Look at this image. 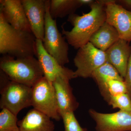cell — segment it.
<instances>
[{"label": "cell", "mask_w": 131, "mask_h": 131, "mask_svg": "<svg viewBox=\"0 0 131 131\" xmlns=\"http://www.w3.org/2000/svg\"><path fill=\"white\" fill-rule=\"evenodd\" d=\"M106 1H96L90 5V12L82 15L73 14L68 18L73 26L70 31L62 26V34L69 45L79 49L89 42L92 35L106 21Z\"/></svg>", "instance_id": "6da1fadb"}, {"label": "cell", "mask_w": 131, "mask_h": 131, "mask_svg": "<svg viewBox=\"0 0 131 131\" xmlns=\"http://www.w3.org/2000/svg\"><path fill=\"white\" fill-rule=\"evenodd\" d=\"M37 39L32 32L18 30L0 13V53L15 58L36 56Z\"/></svg>", "instance_id": "7a4b0ae2"}, {"label": "cell", "mask_w": 131, "mask_h": 131, "mask_svg": "<svg viewBox=\"0 0 131 131\" xmlns=\"http://www.w3.org/2000/svg\"><path fill=\"white\" fill-rule=\"evenodd\" d=\"M0 70L11 81L31 88L44 77L39 62L34 57L15 58L3 56L0 60Z\"/></svg>", "instance_id": "3957f363"}, {"label": "cell", "mask_w": 131, "mask_h": 131, "mask_svg": "<svg viewBox=\"0 0 131 131\" xmlns=\"http://www.w3.org/2000/svg\"><path fill=\"white\" fill-rule=\"evenodd\" d=\"M50 1L46 0L44 37L43 45L46 50L61 65L69 63V44L59 31L56 20L52 18L49 11Z\"/></svg>", "instance_id": "277c9868"}, {"label": "cell", "mask_w": 131, "mask_h": 131, "mask_svg": "<svg viewBox=\"0 0 131 131\" xmlns=\"http://www.w3.org/2000/svg\"><path fill=\"white\" fill-rule=\"evenodd\" d=\"M32 88L9 79L0 87V108L8 110L17 116L19 112L31 106Z\"/></svg>", "instance_id": "5b68a950"}, {"label": "cell", "mask_w": 131, "mask_h": 131, "mask_svg": "<svg viewBox=\"0 0 131 131\" xmlns=\"http://www.w3.org/2000/svg\"><path fill=\"white\" fill-rule=\"evenodd\" d=\"M31 106L33 108L59 121L62 119L52 83L43 77L32 87Z\"/></svg>", "instance_id": "8992f818"}, {"label": "cell", "mask_w": 131, "mask_h": 131, "mask_svg": "<svg viewBox=\"0 0 131 131\" xmlns=\"http://www.w3.org/2000/svg\"><path fill=\"white\" fill-rule=\"evenodd\" d=\"M107 62L105 52L99 50L89 42L78 49L74 59L76 70L75 78H91L94 72Z\"/></svg>", "instance_id": "52a82bcc"}, {"label": "cell", "mask_w": 131, "mask_h": 131, "mask_svg": "<svg viewBox=\"0 0 131 131\" xmlns=\"http://www.w3.org/2000/svg\"><path fill=\"white\" fill-rule=\"evenodd\" d=\"M89 113L96 123L95 131H131V112L103 113L90 109Z\"/></svg>", "instance_id": "ba28073f"}, {"label": "cell", "mask_w": 131, "mask_h": 131, "mask_svg": "<svg viewBox=\"0 0 131 131\" xmlns=\"http://www.w3.org/2000/svg\"><path fill=\"white\" fill-rule=\"evenodd\" d=\"M106 21L113 26L120 38L131 42V11L126 9L114 1H106Z\"/></svg>", "instance_id": "9c48e42d"}, {"label": "cell", "mask_w": 131, "mask_h": 131, "mask_svg": "<svg viewBox=\"0 0 131 131\" xmlns=\"http://www.w3.org/2000/svg\"><path fill=\"white\" fill-rule=\"evenodd\" d=\"M36 54L44 77L52 83L57 78L61 77L69 80L75 78L74 72L61 65L45 49L43 41L36 40Z\"/></svg>", "instance_id": "30bf717a"}, {"label": "cell", "mask_w": 131, "mask_h": 131, "mask_svg": "<svg viewBox=\"0 0 131 131\" xmlns=\"http://www.w3.org/2000/svg\"><path fill=\"white\" fill-rule=\"evenodd\" d=\"M46 0H21L31 31L36 38L44 37Z\"/></svg>", "instance_id": "8fae6325"}, {"label": "cell", "mask_w": 131, "mask_h": 131, "mask_svg": "<svg viewBox=\"0 0 131 131\" xmlns=\"http://www.w3.org/2000/svg\"><path fill=\"white\" fill-rule=\"evenodd\" d=\"M0 13L14 28L32 32L21 0H1Z\"/></svg>", "instance_id": "7c38bea8"}, {"label": "cell", "mask_w": 131, "mask_h": 131, "mask_svg": "<svg viewBox=\"0 0 131 131\" xmlns=\"http://www.w3.org/2000/svg\"><path fill=\"white\" fill-rule=\"evenodd\" d=\"M70 81L59 77L52 82L58 112L61 117L64 113L74 112L79 106V103L73 94V89L70 84Z\"/></svg>", "instance_id": "4fadbf2b"}, {"label": "cell", "mask_w": 131, "mask_h": 131, "mask_svg": "<svg viewBox=\"0 0 131 131\" xmlns=\"http://www.w3.org/2000/svg\"><path fill=\"white\" fill-rule=\"evenodd\" d=\"M105 53L107 62L113 65L124 79L131 53V45L129 43L120 39Z\"/></svg>", "instance_id": "5bb4252c"}, {"label": "cell", "mask_w": 131, "mask_h": 131, "mask_svg": "<svg viewBox=\"0 0 131 131\" xmlns=\"http://www.w3.org/2000/svg\"><path fill=\"white\" fill-rule=\"evenodd\" d=\"M51 119L34 108L29 110L22 119L18 121L20 131H54Z\"/></svg>", "instance_id": "9a60e30c"}, {"label": "cell", "mask_w": 131, "mask_h": 131, "mask_svg": "<svg viewBox=\"0 0 131 131\" xmlns=\"http://www.w3.org/2000/svg\"><path fill=\"white\" fill-rule=\"evenodd\" d=\"M120 39L116 29L106 21L92 35L89 42L97 49L105 52Z\"/></svg>", "instance_id": "2e32d148"}, {"label": "cell", "mask_w": 131, "mask_h": 131, "mask_svg": "<svg viewBox=\"0 0 131 131\" xmlns=\"http://www.w3.org/2000/svg\"><path fill=\"white\" fill-rule=\"evenodd\" d=\"M82 5L79 0H51L50 1V14L54 19L62 18L74 12Z\"/></svg>", "instance_id": "e0dca14e"}, {"label": "cell", "mask_w": 131, "mask_h": 131, "mask_svg": "<svg viewBox=\"0 0 131 131\" xmlns=\"http://www.w3.org/2000/svg\"><path fill=\"white\" fill-rule=\"evenodd\" d=\"M91 78L96 82L99 89L112 79L124 80L111 64L106 62L94 72Z\"/></svg>", "instance_id": "ac0fdd59"}, {"label": "cell", "mask_w": 131, "mask_h": 131, "mask_svg": "<svg viewBox=\"0 0 131 131\" xmlns=\"http://www.w3.org/2000/svg\"><path fill=\"white\" fill-rule=\"evenodd\" d=\"M102 96L107 102L111 96L127 93V89L124 80L112 79L102 88L99 89Z\"/></svg>", "instance_id": "d6986e66"}, {"label": "cell", "mask_w": 131, "mask_h": 131, "mask_svg": "<svg viewBox=\"0 0 131 131\" xmlns=\"http://www.w3.org/2000/svg\"><path fill=\"white\" fill-rule=\"evenodd\" d=\"M0 112V131H20L17 116L5 108Z\"/></svg>", "instance_id": "ffe728a7"}, {"label": "cell", "mask_w": 131, "mask_h": 131, "mask_svg": "<svg viewBox=\"0 0 131 131\" xmlns=\"http://www.w3.org/2000/svg\"><path fill=\"white\" fill-rule=\"evenodd\" d=\"M107 102L113 108L131 112V99L127 93L111 96Z\"/></svg>", "instance_id": "44dd1931"}, {"label": "cell", "mask_w": 131, "mask_h": 131, "mask_svg": "<svg viewBox=\"0 0 131 131\" xmlns=\"http://www.w3.org/2000/svg\"><path fill=\"white\" fill-rule=\"evenodd\" d=\"M61 117L63 121L64 131H88L87 128H83L80 126L74 112L64 113L61 115Z\"/></svg>", "instance_id": "7402d4cb"}, {"label": "cell", "mask_w": 131, "mask_h": 131, "mask_svg": "<svg viewBox=\"0 0 131 131\" xmlns=\"http://www.w3.org/2000/svg\"><path fill=\"white\" fill-rule=\"evenodd\" d=\"M124 79L127 89V93L131 99V53L127 64L126 75Z\"/></svg>", "instance_id": "603a6c76"}, {"label": "cell", "mask_w": 131, "mask_h": 131, "mask_svg": "<svg viewBox=\"0 0 131 131\" xmlns=\"http://www.w3.org/2000/svg\"><path fill=\"white\" fill-rule=\"evenodd\" d=\"M118 2L120 5L126 9L128 10L131 9V0H123L119 1Z\"/></svg>", "instance_id": "cb8c5ba5"}, {"label": "cell", "mask_w": 131, "mask_h": 131, "mask_svg": "<svg viewBox=\"0 0 131 131\" xmlns=\"http://www.w3.org/2000/svg\"><path fill=\"white\" fill-rule=\"evenodd\" d=\"M94 1L93 0H79L80 3L82 6L83 5H90Z\"/></svg>", "instance_id": "d4e9b609"}]
</instances>
